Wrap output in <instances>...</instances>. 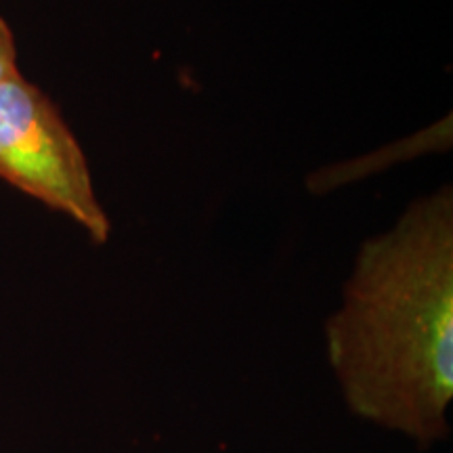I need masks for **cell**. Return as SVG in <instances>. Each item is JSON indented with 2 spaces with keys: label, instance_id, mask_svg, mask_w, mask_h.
I'll use <instances>...</instances> for the list:
<instances>
[{
  "label": "cell",
  "instance_id": "obj_1",
  "mask_svg": "<svg viewBox=\"0 0 453 453\" xmlns=\"http://www.w3.org/2000/svg\"><path fill=\"white\" fill-rule=\"evenodd\" d=\"M340 399L359 422L430 451L451 437L453 194L418 197L364 242L326 319Z\"/></svg>",
  "mask_w": 453,
  "mask_h": 453
},
{
  "label": "cell",
  "instance_id": "obj_3",
  "mask_svg": "<svg viewBox=\"0 0 453 453\" xmlns=\"http://www.w3.org/2000/svg\"><path fill=\"white\" fill-rule=\"evenodd\" d=\"M15 73H19L17 72L15 38L7 21L0 17V82L15 76Z\"/></svg>",
  "mask_w": 453,
  "mask_h": 453
},
{
  "label": "cell",
  "instance_id": "obj_2",
  "mask_svg": "<svg viewBox=\"0 0 453 453\" xmlns=\"http://www.w3.org/2000/svg\"><path fill=\"white\" fill-rule=\"evenodd\" d=\"M0 180L65 214L97 243L111 234L81 143L53 101L19 73L0 82Z\"/></svg>",
  "mask_w": 453,
  "mask_h": 453
}]
</instances>
